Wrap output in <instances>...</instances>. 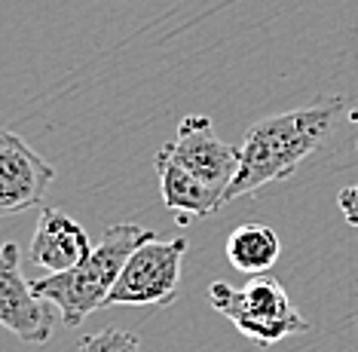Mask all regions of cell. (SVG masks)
<instances>
[{"instance_id": "cell-6", "label": "cell", "mask_w": 358, "mask_h": 352, "mask_svg": "<svg viewBox=\"0 0 358 352\" xmlns=\"http://www.w3.org/2000/svg\"><path fill=\"white\" fill-rule=\"evenodd\" d=\"M159 150L169 160H175L184 171H190L193 178L208 184L211 190H221L224 196L236 171H239V147L221 141L215 135L211 120L202 117V113L184 117L175 132V141H166Z\"/></svg>"}, {"instance_id": "cell-10", "label": "cell", "mask_w": 358, "mask_h": 352, "mask_svg": "<svg viewBox=\"0 0 358 352\" xmlns=\"http://www.w3.org/2000/svg\"><path fill=\"white\" fill-rule=\"evenodd\" d=\"M279 251H282L279 233L266 224H257V220L239 224L227 236V260L239 273H248V276L270 273V267L279 260Z\"/></svg>"}, {"instance_id": "cell-5", "label": "cell", "mask_w": 358, "mask_h": 352, "mask_svg": "<svg viewBox=\"0 0 358 352\" xmlns=\"http://www.w3.org/2000/svg\"><path fill=\"white\" fill-rule=\"evenodd\" d=\"M52 304L34 291L22 273V251L15 242L0 245V328L22 343H46L55 331Z\"/></svg>"}, {"instance_id": "cell-3", "label": "cell", "mask_w": 358, "mask_h": 352, "mask_svg": "<svg viewBox=\"0 0 358 352\" xmlns=\"http://www.w3.org/2000/svg\"><path fill=\"white\" fill-rule=\"evenodd\" d=\"M208 304L257 346H275L291 334L309 331V322L291 304L288 291L266 273L251 276L242 288L230 282H211Z\"/></svg>"}, {"instance_id": "cell-4", "label": "cell", "mask_w": 358, "mask_h": 352, "mask_svg": "<svg viewBox=\"0 0 358 352\" xmlns=\"http://www.w3.org/2000/svg\"><path fill=\"white\" fill-rule=\"evenodd\" d=\"M187 239H159L153 236L138 245L126 260L117 285L108 294V307H166L178 297L181 260Z\"/></svg>"}, {"instance_id": "cell-1", "label": "cell", "mask_w": 358, "mask_h": 352, "mask_svg": "<svg viewBox=\"0 0 358 352\" xmlns=\"http://www.w3.org/2000/svg\"><path fill=\"white\" fill-rule=\"evenodd\" d=\"M343 111V98L331 95L319 98L315 104H306V108L257 120L239 147V171L227 187L224 199L233 202L245 193L260 190L264 184L291 178L309 153L324 147Z\"/></svg>"}, {"instance_id": "cell-9", "label": "cell", "mask_w": 358, "mask_h": 352, "mask_svg": "<svg viewBox=\"0 0 358 352\" xmlns=\"http://www.w3.org/2000/svg\"><path fill=\"white\" fill-rule=\"evenodd\" d=\"M153 166H157V175H159L162 202H166L169 211H178V220H181V224H187L190 215L193 218H208V215H215L221 206H227L221 190H211L208 184H202L199 178H193L190 171H184L162 150L157 153Z\"/></svg>"}, {"instance_id": "cell-11", "label": "cell", "mask_w": 358, "mask_h": 352, "mask_svg": "<svg viewBox=\"0 0 358 352\" xmlns=\"http://www.w3.org/2000/svg\"><path fill=\"white\" fill-rule=\"evenodd\" d=\"M80 352H141V343H138L132 331L104 328L80 340Z\"/></svg>"}, {"instance_id": "cell-12", "label": "cell", "mask_w": 358, "mask_h": 352, "mask_svg": "<svg viewBox=\"0 0 358 352\" xmlns=\"http://www.w3.org/2000/svg\"><path fill=\"white\" fill-rule=\"evenodd\" d=\"M337 206H340V211H343L346 224L358 227V184L355 187H346V190H340Z\"/></svg>"}, {"instance_id": "cell-7", "label": "cell", "mask_w": 358, "mask_h": 352, "mask_svg": "<svg viewBox=\"0 0 358 352\" xmlns=\"http://www.w3.org/2000/svg\"><path fill=\"white\" fill-rule=\"evenodd\" d=\"M55 169L10 129H0V218L43 209Z\"/></svg>"}, {"instance_id": "cell-8", "label": "cell", "mask_w": 358, "mask_h": 352, "mask_svg": "<svg viewBox=\"0 0 358 352\" xmlns=\"http://www.w3.org/2000/svg\"><path fill=\"white\" fill-rule=\"evenodd\" d=\"M95 242L86 233V227L77 218H71L62 209H40L37 230L31 236L28 245V260L40 269H46V276L52 273H68V269L80 267L92 255Z\"/></svg>"}, {"instance_id": "cell-2", "label": "cell", "mask_w": 358, "mask_h": 352, "mask_svg": "<svg viewBox=\"0 0 358 352\" xmlns=\"http://www.w3.org/2000/svg\"><path fill=\"white\" fill-rule=\"evenodd\" d=\"M153 230H144L141 224H117L108 227L101 233V239L95 242L92 255L83 264L68 269V273H52L43 279H34V291L43 300L59 309L62 322L68 328L83 325L95 309L108 307V294L117 285L120 273H123L126 260L132 258L138 245L153 239Z\"/></svg>"}]
</instances>
